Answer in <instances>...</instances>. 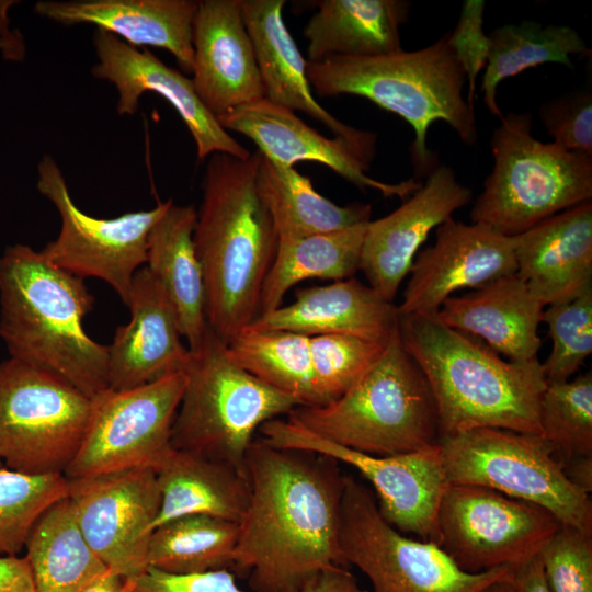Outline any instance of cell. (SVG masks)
I'll list each match as a JSON object with an SVG mask.
<instances>
[{
	"label": "cell",
	"mask_w": 592,
	"mask_h": 592,
	"mask_svg": "<svg viewBox=\"0 0 592 592\" xmlns=\"http://www.w3.org/2000/svg\"><path fill=\"white\" fill-rule=\"evenodd\" d=\"M0 49L2 50L5 58H10L13 60H20L24 56L23 43H13L0 38Z\"/></svg>",
	"instance_id": "cell-50"
},
{
	"label": "cell",
	"mask_w": 592,
	"mask_h": 592,
	"mask_svg": "<svg viewBox=\"0 0 592 592\" xmlns=\"http://www.w3.org/2000/svg\"><path fill=\"white\" fill-rule=\"evenodd\" d=\"M68 497L64 474L27 475L0 468V554L16 556L39 516Z\"/></svg>",
	"instance_id": "cell-38"
},
{
	"label": "cell",
	"mask_w": 592,
	"mask_h": 592,
	"mask_svg": "<svg viewBox=\"0 0 592 592\" xmlns=\"http://www.w3.org/2000/svg\"><path fill=\"white\" fill-rule=\"evenodd\" d=\"M551 351L542 363L547 384L571 379L592 353V288L544 309Z\"/></svg>",
	"instance_id": "cell-40"
},
{
	"label": "cell",
	"mask_w": 592,
	"mask_h": 592,
	"mask_svg": "<svg viewBox=\"0 0 592 592\" xmlns=\"http://www.w3.org/2000/svg\"><path fill=\"white\" fill-rule=\"evenodd\" d=\"M37 189L61 218L58 237L41 251L56 266L81 278L106 282L126 305L135 273L147 262L150 229L172 200L149 210L95 218L73 203L60 168L50 156L37 166Z\"/></svg>",
	"instance_id": "cell-15"
},
{
	"label": "cell",
	"mask_w": 592,
	"mask_h": 592,
	"mask_svg": "<svg viewBox=\"0 0 592 592\" xmlns=\"http://www.w3.org/2000/svg\"><path fill=\"white\" fill-rule=\"evenodd\" d=\"M307 76L321 96H363L407 121L414 130L411 159L419 177L437 167L426 146L433 122L444 121L467 145L477 140L475 109L463 96L466 76L451 47L449 31L413 52L308 62Z\"/></svg>",
	"instance_id": "cell-5"
},
{
	"label": "cell",
	"mask_w": 592,
	"mask_h": 592,
	"mask_svg": "<svg viewBox=\"0 0 592 592\" xmlns=\"http://www.w3.org/2000/svg\"><path fill=\"white\" fill-rule=\"evenodd\" d=\"M15 3L14 1H0V38L13 42V43H23L21 37H16L8 29L9 20L7 16L8 9Z\"/></svg>",
	"instance_id": "cell-49"
},
{
	"label": "cell",
	"mask_w": 592,
	"mask_h": 592,
	"mask_svg": "<svg viewBox=\"0 0 592 592\" xmlns=\"http://www.w3.org/2000/svg\"><path fill=\"white\" fill-rule=\"evenodd\" d=\"M257 184L278 239L328 234L371 221L369 204L337 205L320 195L297 169L274 163L262 153Z\"/></svg>",
	"instance_id": "cell-31"
},
{
	"label": "cell",
	"mask_w": 592,
	"mask_h": 592,
	"mask_svg": "<svg viewBox=\"0 0 592 592\" xmlns=\"http://www.w3.org/2000/svg\"><path fill=\"white\" fill-rule=\"evenodd\" d=\"M548 510L493 489L449 483L439 510V546L464 571L515 567L560 527Z\"/></svg>",
	"instance_id": "cell-13"
},
{
	"label": "cell",
	"mask_w": 592,
	"mask_h": 592,
	"mask_svg": "<svg viewBox=\"0 0 592 592\" xmlns=\"http://www.w3.org/2000/svg\"><path fill=\"white\" fill-rule=\"evenodd\" d=\"M24 549L35 592H82L109 570L82 536L68 497L39 516Z\"/></svg>",
	"instance_id": "cell-32"
},
{
	"label": "cell",
	"mask_w": 592,
	"mask_h": 592,
	"mask_svg": "<svg viewBox=\"0 0 592 592\" xmlns=\"http://www.w3.org/2000/svg\"><path fill=\"white\" fill-rule=\"evenodd\" d=\"M479 592H514L512 576L508 579L497 581Z\"/></svg>",
	"instance_id": "cell-51"
},
{
	"label": "cell",
	"mask_w": 592,
	"mask_h": 592,
	"mask_svg": "<svg viewBox=\"0 0 592 592\" xmlns=\"http://www.w3.org/2000/svg\"><path fill=\"white\" fill-rule=\"evenodd\" d=\"M410 2L402 0H322L304 27L307 61L331 57H372L401 50L399 27Z\"/></svg>",
	"instance_id": "cell-30"
},
{
	"label": "cell",
	"mask_w": 592,
	"mask_h": 592,
	"mask_svg": "<svg viewBox=\"0 0 592 592\" xmlns=\"http://www.w3.org/2000/svg\"><path fill=\"white\" fill-rule=\"evenodd\" d=\"M259 150L242 159L208 157L193 231L208 328L226 344L260 314V297L278 235L257 184Z\"/></svg>",
	"instance_id": "cell-2"
},
{
	"label": "cell",
	"mask_w": 592,
	"mask_h": 592,
	"mask_svg": "<svg viewBox=\"0 0 592 592\" xmlns=\"http://www.w3.org/2000/svg\"><path fill=\"white\" fill-rule=\"evenodd\" d=\"M195 91L219 118L265 98L241 0H202L192 26Z\"/></svg>",
	"instance_id": "cell-20"
},
{
	"label": "cell",
	"mask_w": 592,
	"mask_h": 592,
	"mask_svg": "<svg viewBox=\"0 0 592 592\" xmlns=\"http://www.w3.org/2000/svg\"><path fill=\"white\" fill-rule=\"evenodd\" d=\"M185 388L171 432V447L228 464L247 475L248 451L260 428L297 405L229 357L209 328L191 352Z\"/></svg>",
	"instance_id": "cell-8"
},
{
	"label": "cell",
	"mask_w": 592,
	"mask_h": 592,
	"mask_svg": "<svg viewBox=\"0 0 592 592\" xmlns=\"http://www.w3.org/2000/svg\"><path fill=\"white\" fill-rule=\"evenodd\" d=\"M126 306L130 320L107 345L109 388L128 390L185 372L191 351L167 293L147 266L135 273Z\"/></svg>",
	"instance_id": "cell-22"
},
{
	"label": "cell",
	"mask_w": 592,
	"mask_h": 592,
	"mask_svg": "<svg viewBox=\"0 0 592 592\" xmlns=\"http://www.w3.org/2000/svg\"><path fill=\"white\" fill-rule=\"evenodd\" d=\"M398 329L431 387L440 437L476 428L540 434L539 403L547 382L538 358L503 360L434 315H399Z\"/></svg>",
	"instance_id": "cell-3"
},
{
	"label": "cell",
	"mask_w": 592,
	"mask_h": 592,
	"mask_svg": "<svg viewBox=\"0 0 592 592\" xmlns=\"http://www.w3.org/2000/svg\"><path fill=\"white\" fill-rule=\"evenodd\" d=\"M226 350L232 362L291 397L297 407L322 403L314 379L309 335L287 330L246 329L226 344Z\"/></svg>",
	"instance_id": "cell-35"
},
{
	"label": "cell",
	"mask_w": 592,
	"mask_h": 592,
	"mask_svg": "<svg viewBox=\"0 0 592 592\" xmlns=\"http://www.w3.org/2000/svg\"><path fill=\"white\" fill-rule=\"evenodd\" d=\"M386 344L351 334L309 337L314 379L321 405L353 387L377 362Z\"/></svg>",
	"instance_id": "cell-39"
},
{
	"label": "cell",
	"mask_w": 592,
	"mask_h": 592,
	"mask_svg": "<svg viewBox=\"0 0 592 592\" xmlns=\"http://www.w3.org/2000/svg\"><path fill=\"white\" fill-rule=\"evenodd\" d=\"M512 584L514 592H551L538 554L513 567Z\"/></svg>",
	"instance_id": "cell-47"
},
{
	"label": "cell",
	"mask_w": 592,
	"mask_h": 592,
	"mask_svg": "<svg viewBox=\"0 0 592 592\" xmlns=\"http://www.w3.org/2000/svg\"><path fill=\"white\" fill-rule=\"evenodd\" d=\"M449 483L482 486L539 505L592 535V502L540 435L476 428L439 440Z\"/></svg>",
	"instance_id": "cell-9"
},
{
	"label": "cell",
	"mask_w": 592,
	"mask_h": 592,
	"mask_svg": "<svg viewBox=\"0 0 592 592\" xmlns=\"http://www.w3.org/2000/svg\"><path fill=\"white\" fill-rule=\"evenodd\" d=\"M93 398L62 377L9 357L0 362V458L27 475L64 474L79 451Z\"/></svg>",
	"instance_id": "cell-10"
},
{
	"label": "cell",
	"mask_w": 592,
	"mask_h": 592,
	"mask_svg": "<svg viewBox=\"0 0 592 592\" xmlns=\"http://www.w3.org/2000/svg\"><path fill=\"white\" fill-rule=\"evenodd\" d=\"M298 592H372L360 587L344 567L328 569L310 579Z\"/></svg>",
	"instance_id": "cell-46"
},
{
	"label": "cell",
	"mask_w": 592,
	"mask_h": 592,
	"mask_svg": "<svg viewBox=\"0 0 592 592\" xmlns=\"http://www.w3.org/2000/svg\"><path fill=\"white\" fill-rule=\"evenodd\" d=\"M470 200V189L457 180L453 169L437 166L397 209L371 220L358 264L369 286L392 301L431 230Z\"/></svg>",
	"instance_id": "cell-19"
},
{
	"label": "cell",
	"mask_w": 592,
	"mask_h": 592,
	"mask_svg": "<svg viewBox=\"0 0 592 592\" xmlns=\"http://www.w3.org/2000/svg\"><path fill=\"white\" fill-rule=\"evenodd\" d=\"M545 309L515 273L444 300L434 315L442 323L480 339L512 362L537 357Z\"/></svg>",
	"instance_id": "cell-25"
},
{
	"label": "cell",
	"mask_w": 592,
	"mask_h": 592,
	"mask_svg": "<svg viewBox=\"0 0 592 592\" xmlns=\"http://www.w3.org/2000/svg\"><path fill=\"white\" fill-rule=\"evenodd\" d=\"M288 419L319 437L361 453L389 456L437 445L431 387L405 350L399 329L371 369L346 392Z\"/></svg>",
	"instance_id": "cell-6"
},
{
	"label": "cell",
	"mask_w": 592,
	"mask_h": 592,
	"mask_svg": "<svg viewBox=\"0 0 592 592\" xmlns=\"http://www.w3.org/2000/svg\"><path fill=\"white\" fill-rule=\"evenodd\" d=\"M93 303L83 278L41 251L18 243L0 257V335L10 357L62 377L90 398L109 388L107 345L83 328Z\"/></svg>",
	"instance_id": "cell-4"
},
{
	"label": "cell",
	"mask_w": 592,
	"mask_h": 592,
	"mask_svg": "<svg viewBox=\"0 0 592 592\" xmlns=\"http://www.w3.org/2000/svg\"><path fill=\"white\" fill-rule=\"evenodd\" d=\"M2 464H3V463H2V460H1V458H0V468H1V467H3V465H2Z\"/></svg>",
	"instance_id": "cell-52"
},
{
	"label": "cell",
	"mask_w": 592,
	"mask_h": 592,
	"mask_svg": "<svg viewBox=\"0 0 592 592\" xmlns=\"http://www.w3.org/2000/svg\"><path fill=\"white\" fill-rule=\"evenodd\" d=\"M483 0L464 1L458 22L449 31L451 47L466 76L467 103L475 109L476 80L488 62L490 42L483 32Z\"/></svg>",
	"instance_id": "cell-43"
},
{
	"label": "cell",
	"mask_w": 592,
	"mask_h": 592,
	"mask_svg": "<svg viewBox=\"0 0 592 592\" xmlns=\"http://www.w3.org/2000/svg\"><path fill=\"white\" fill-rule=\"evenodd\" d=\"M284 0H241L247 26L265 90V99L293 112H303L344 139L371 163L376 135L349 126L314 98L301 55L283 20Z\"/></svg>",
	"instance_id": "cell-23"
},
{
	"label": "cell",
	"mask_w": 592,
	"mask_h": 592,
	"mask_svg": "<svg viewBox=\"0 0 592 592\" xmlns=\"http://www.w3.org/2000/svg\"><path fill=\"white\" fill-rule=\"evenodd\" d=\"M539 118L554 144L592 156V93L581 90L547 101Z\"/></svg>",
	"instance_id": "cell-42"
},
{
	"label": "cell",
	"mask_w": 592,
	"mask_h": 592,
	"mask_svg": "<svg viewBox=\"0 0 592 592\" xmlns=\"http://www.w3.org/2000/svg\"><path fill=\"white\" fill-rule=\"evenodd\" d=\"M132 592H254L242 589L226 570L175 574L148 567L133 581Z\"/></svg>",
	"instance_id": "cell-44"
},
{
	"label": "cell",
	"mask_w": 592,
	"mask_h": 592,
	"mask_svg": "<svg viewBox=\"0 0 592 592\" xmlns=\"http://www.w3.org/2000/svg\"><path fill=\"white\" fill-rule=\"evenodd\" d=\"M538 556L551 592H592V535L561 524Z\"/></svg>",
	"instance_id": "cell-41"
},
{
	"label": "cell",
	"mask_w": 592,
	"mask_h": 592,
	"mask_svg": "<svg viewBox=\"0 0 592 592\" xmlns=\"http://www.w3.org/2000/svg\"><path fill=\"white\" fill-rule=\"evenodd\" d=\"M93 44L98 62L91 73L115 86L119 115L135 114L140 95L151 91L166 99L179 113L195 141L198 160L216 152L242 159L250 156L251 151L206 109L192 79L167 66L149 49L140 50L109 32L96 30Z\"/></svg>",
	"instance_id": "cell-18"
},
{
	"label": "cell",
	"mask_w": 592,
	"mask_h": 592,
	"mask_svg": "<svg viewBox=\"0 0 592 592\" xmlns=\"http://www.w3.org/2000/svg\"><path fill=\"white\" fill-rule=\"evenodd\" d=\"M153 470L160 493L153 530L184 515L204 514L239 523L246 513L248 477L228 464L171 447Z\"/></svg>",
	"instance_id": "cell-29"
},
{
	"label": "cell",
	"mask_w": 592,
	"mask_h": 592,
	"mask_svg": "<svg viewBox=\"0 0 592 592\" xmlns=\"http://www.w3.org/2000/svg\"><path fill=\"white\" fill-rule=\"evenodd\" d=\"M515 247L516 236L448 218L436 227L433 244L417 254L399 315H435L455 292L514 274Z\"/></svg>",
	"instance_id": "cell-17"
},
{
	"label": "cell",
	"mask_w": 592,
	"mask_h": 592,
	"mask_svg": "<svg viewBox=\"0 0 592 592\" xmlns=\"http://www.w3.org/2000/svg\"><path fill=\"white\" fill-rule=\"evenodd\" d=\"M185 383L182 372L95 396L86 436L64 476L72 480L137 467L155 469L171 449Z\"/></svg>",
	"instance_id": "cell-14"
},
{
	"label": "cell",
	"mask_w": 592,
	"mask_h": 592,
	"mask_svg": "<svg viewBox=\"0 0 592 592\" xmlns=\"http://www.w3.org/2000/svg\"><path fill=\"white\" fill-rule=\"evenodd\" d=\"M563 468L574 486L588 494L592 491V456L569 459L563 463Z\"/></svg>",
	"instance_id": "cell-48"
},
{
	"label": "cell",
	"mask_w": 592,
	"mask_h": 592,
	"mask_svg": "<svg viewBox=\"0 0 592 592\" xmlns=\"http://www.w3.org/2000/svg\"><path fill=\"white\" fill-rule=\"evenodd\" d=\"M68 498L82 536L110 571L134 580L147 570L149 538L160 506L152 468L68 480Z\"/></svg>",
	"instance_id": "cell-16"
},
{
	"label": "cell",
	"mask_w": 592,
	"mask_h": 592,
	"mask_svg": "<svg viewBox=\"0 0 592 592\" xmlns=\"http://www.w3.org/2000/svg\"><path fill=\"white\" fill-rule=\"evenodd\" d=\"M195 220L193 205L172 201L149 231L145 265L167 293L191 352L208 331L204 277L193 243Z\"/></svg>",
	"instance_id": "cell-28"
},
{
	"label": "cell",
	"mask_w": 592,
	"mask_h": 592,
	"mask_svg": "<svg viewBox=\"0 0 592 592\" xmlns=\"http://www.w3.org/2000/svg\"><path fill=\"white\" fill-rule=\"evenodd\" d=\"M515 260V274L545 307L592 288L591 201L517 235Z\"/></svg>",
	"instance_id": "cell-24"
},
{
	"label": "cell",
	"mask_w": 592,
	"mask_h": 592,
	"mask_svg": "<svg viewBox=\"0 0 592 592\" xmlns=\"http://www.w3.org/2000/svg\"><path fill=\"white\" fill-rule=\"evenodd\" d=\"M398 322V308L392 301L350 277L299 288L291 304L259 316L247 329L287 330L309 337L351 334L387 343Z\"/></svg>",
	"instance_id": "cell-27"
},
{
	"label": "cell",
	"mask_w": 592,
	"mask_h": 592,
	"mask_svg": "<svg viewBox=\"0 0 592 592\" xmlns=\"http://www.w3.org/2000/svg\"><path fill=\"white\" fill-rule=\"evenodd\" d=\"M540 435L563 464L592 456V374L547 384L539 403Z\"/></svg>",
	"instance_id": "cell-37"
},
{
	"label": "cell",
	"mask_w": 592,
	"mask_h": 592,
	"mask_svg": "<svg viewBox=\"0 0 592 592\" xmlns=\"http://www.w3.org/2000/svg\"><path fill=\"white\" fill-rule=\"evenodd\" d=\"M238 523L191 514L156 527L147 549L148 567L175 574L204 573L232 567Z\"/></svg>",
	"instance_id": "cell-36"
},
{
	"label": "cell",
	"mask_w": 592,
	"mask_h": 592,
	"mask_svg": "<svg viewBox=\"0 0 592 592\" xmlns=\"http://www.w3.org/2000/svg\"><path fill=\"white\" fill-rule=\"evenodd\" d=\"M0 592H35L31 568L25 556L0 557Z\"/></svg>",
	"instance_id": "cell-45"
},
{
	"label": "cell",
	"mask_w": 592,
	"mask_h": 592,
	"mask_svg": "<svg viewBox=\"0 0 592 592\" xmlns=\"http://www.w3.org/2000/svg\"><path fill=\"white\" fill-rule=\"evenodd\" d=\"M331 457L259 439L246 462L250 497L232 566L254 592H298L317 574L346 567L340 547L345 475Z\"/></svg>",
	"instance_id": "cell-1"
},
{
	"label": "cell",
	"mask_w": 592,
	"mask_h": 592,
	"mask_svg": "<svg viewBox=\"0 0 592 592\" xmlns=\"http://www.w3.org/2000/svg\"><path fill=\"white\" fill-rule=\"evenodd\" d=\"M340 547L346 565L367 577L372 592H479L513 573V567L464 571L439 545L412 539L387 523L373 491L348 475Z\"/></svg>",
	"instance_id": "cell-11"
},
{
	"label": "cell",
	"mask_w": 592,
	"mask_h": 592,
	"mask_svg": "<svg viewBox=\"0 0 592 592\" xmlns=\"http://www.w3.org/2000/svg\"><path fill=\"white\" fill-rule=\"evenodd\" d=\"M273 446L306 451L333 458L356 469L371 485L379 513L402 534L440 544L439 510L449 485L437 445L389 456H376L326 441L287 419L276 418L260 428Z\"/></svg>",
	"instance_id": "cell-12"
},
{
	"label": "cell",
	"mask_w": 592,
	"mask_h": 592,
	"mask_svg": "<svg viewBox=\"0 0 592 592\" xmlns=\"http://www.w3.org/2000/svg\"><path fill=\"white\" fill-rule=\"evenodd\" d=\"M368 223L328 234L278 239L261 291L259 316L282 306L285 294L301 281L353 277Z\"/></svg>",
	"instance_id": "cell-33"
},
{
	"label": "cell",
	"mask_w": 592,
	"mask_h": 592,
	"mask_svg": "<svg viewBox=\"0 0 592 592\" xmlns=\"http://www.w3.org/2000/svg\"><path fill=\"white\" fill-rule=\"evenodd\" d=\"M530 113L503 115L490 141L494 164L470 210L474 224L514 237L591 201L592 156L542 143Z\"/></svg>",
	"instance_id": "cell-7"
},
{
	"label": "cell",
	"mask_w": 592,
	"mask_h": 592,
	"mask_svg": "<svg viewBox=\"0 0 592 592\" xmlns=\"http://www.w3.org/2000/svg\"><path fill=\"white\" fill-rule=\"evenodd\" d=\"M217 121L227 132L234 130L251 139L265 158L277 164L294 167L300 161L318 162L357 187L378 191L385 197L406 200L422 185L412 179L386 183L368 177L369 162L344 139L321 135L295 112L265 98Z\"/></svg>",
	"instance_id": "cell-21"
},
{
	"label": "cell",
	"mask_w": 592,
	"mask_h": 592,
	"mask_svg": "<svg viewBox=\"0 0 592 592\" xmlns=\"http://www.w3.org/2000/svg\"><path fill=\"white\" fill-rule=\"evenodd\" d=\"M490 49L481 91L489 112L500 119L497 102L499 83L520 72L546 62L573 68L571 55H588L589 47L579 33L568 25H547L534 21L506 24L488 34Z\"/></svg>",
	"instance_id": "cell-34"
},
{
	"label": "cell",
	"mask_w": 592,
	"mask_h": 592,
	"mask_svg": "<svg viewBox=\"0 0 592 592\" xmlns=\"http://www.w3.org/2000/svg\"><path fill=\"white\" fill-rule=\"evenodd\" d=\"M196 9L197 1L191 0H46L34 8L37 14L61 24H93L134 47L166 49L191 73Z\"/></svg>",
	"instance_id": "cell-26"
}]
</instances>
